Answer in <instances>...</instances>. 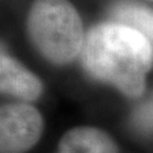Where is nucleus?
<instances>
[{
	"label": "nucleus",
	"instance_id": "nucleus-1",
	"mask_svg": "<svg viewBox=\"0 0 153 153\" xmlns=\"http://www.w3.org/2000/svg\"><path fill=\"white\" fill-rule=\"evenodd\" d=\"M82 65L93 78L115 85L129 97H138L146 87L153 64L149 40L123 23H102L84 38Z\"/></svg>",
	"mask_w": 153,
	"mask_h": 153
},
{
	"label": "nucleus",
	"instance_id": "nucleus-2",
	"mask_svg": "<svg viewBox=\"0 0 153 153\" xmlns=\"http://www.w3.org/2000/svg\"><path fill=\"white\" fill-rule=\"evenodd\" d=\"M27 28L37 50L52 63H70L82 51V19L68 0H36Z\"/></svg>",
	"mask_w": 153,
	"mask_h": 153
},
{
	"label": "nucleus",
	"instance_id": "nucleus-3",
	"mask_svg": "<svg viewBox=\"0 0 153 153\" xmlns=\"http://www.w3.org/2000/svg\"><path fill=\"white\" fill-rule=\"evenodd\" d=\"M44 121L38 110L26 102L7 103L0 112L1 153H25L40 139Z\"/></svg>",
	"mask_w": 153,
	"mask_h": 153
},
{
	"label": "nucleus",
	"instance_id": "nucleus-4",
	"mask_svg": "<svg viewBox=\"0 0 153 153\" xmlns=\"http://www.w3.org/2000/svg\"><path fill=\"white\" fill-rule=\"evenodd\" d=\"M0 87L3 93L22 101H33L42 93L40 79L5 52L0 60Z\"/></svg>",
	"mask_w": 153,
	"mask_h": 153
},
{
	"label": "nucleus",
	"instance_id": "nucleus-5",
	"mask_svg": "<svg viewBox=\"0 0 153 153\" xmlns=\"http://www.w3.org/2000/svg\"><path fill=\"white\" fill-rule=\"evenodd\" d=\"M56 153H117V148L105 131L80 126L64 134Z\"/></svg>",
	"mask_w": 153,
	"mask_h": 153
},
{
	"label": "nucleus",
	"instance_id": "nucleus-6",
	"mask_svg": "<svg viewBox=\"0 0 153 153\" xmlns=\"http://www.w3.org/2000/svg\"><path fill=\"white\" fill-rule=\"evenodd\" d=\"M112 16L117 23H123L140 32L153 41V10L140 4L121 1L112 8Z\"/></svg>",
	"mask_w": 153,
	"mask_h": 153
},
{
	"label": "nucleus",
	"instance_id": "nucleus-7",
	"mask_svg": "<svg viewBox=\"0 0 153 153\" xmlns=\"http://www.w3.org/2000/svg\"><path fill=\"white\" fill-rule=\"evenodd\" d=\"M133 124L142 131H153V94L138 106L133 114Z\"/></svg>",
	"mask_w": 153,
	"mask_h": 153
}]
</instances>
